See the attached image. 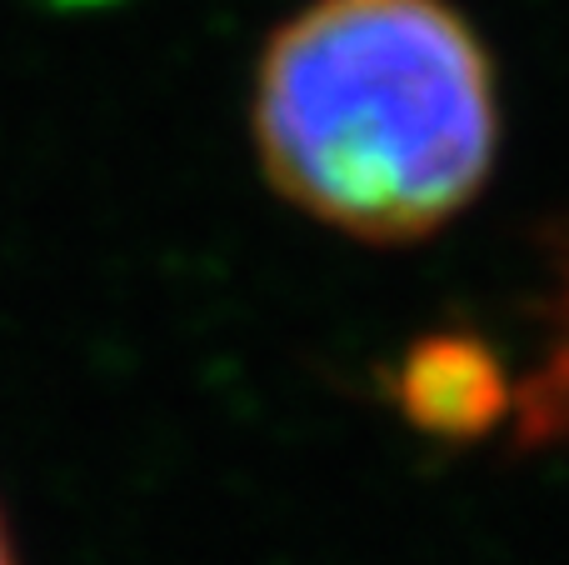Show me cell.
<instances>
[{"instance_id":"obj_1","label":"cell","mask_w":569,"mask_h":565,"mask_svg":"<svg viewBox=\"0 0 569 565\" xmlns=\"http://www.w3.org/2000/svg\"><path fill=\"white\" fill-rule=\"evenodd\" d=\"M250 136L295 210L370 246H410L490 180L500 80L450 0H310L260 50Z\"/></svg>"},{"instance_id":"obj_2","label":"cell","mask_w":569,"mask_h":565,"mask_svg":"<svg viewBox=\"0 0 569 565\" xmlns=\"http://www.w3.org/2000/svg\"><path fill=\"white\" fill-rule=\"evenodd\" d=\"M410 406L430 426H470V420H495L510 410V386L500 370L480 356V346H430L405 376Z\"/></svg>"},{"instance_id":"obj_3","label":"cell","mask_w":569,"mask_h":565,"mask_svg":"<svg viewBox=\"0 0 569 565\" xmlns=\"http://www.w3.org/2000/svg\"><path fill=\"white\" fill-rule=\"evenodd\" d=\"M510 416L520 430V446H569V250L555 276L550 330H545L535 366L510 390Z\"/></svg>"},{"instance_id":"obj_4","label":"cell","mask_w":569,"mask_h":565,"mask_svg":"<svg viewBox=\"0 0 569 565\" xmlns=\"http://www.w3.org/2000/svg\"><path fill=\"white\" fill-rule=\"evenodd\" d=\"M0 565H16V546H10V531H6V516H0Z\"/></svg>"}]
</instances>
